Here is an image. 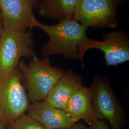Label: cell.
Returning a JSON list of instances; mask_svg holds the SVG:
<instances>
[{
	"instance_id": "obj_10",
	"label": "cell",
	"mask_w": 129,
	"mask_h": 129,
	"mask_svg": "<svg viewBox=\"0 0 129 129\" xmlns=\"http://www.w3.org/2000/svg\"><path fill=\"white\" fill-rule=\"evenodd\" d=\"M83 86V79L72 70L67 71L45 99L43 101L50 106L64 112L70 98Z\"/></svg>"
},
{
	"instance_id": "obj_14",
	"label": "cell",
	"mask_w": 129,
	"mask_h": 129,
	"mask_svg": "<svg viewBox=\"0 0 129 129\" xmlns=\"http://www.w3.org/2000/svg\"><path fill=\"white\" fill-rule=\"evenodd\" d=\"M88 127V129H110L104 120H95Z\"/></svg>"
},
{
	"instance_id": "obj_5",
	"label": "cell",
	"mask_w": 129,
	"mask_h": 129,
	"mask_svg": "<svg viewBox=\"0 0 129 129\" xmlns=\"http://www.w3.org/2000/svg\"><path fill=\"white\" fill-rule=\"evenodd\" d=\"M32 34L4 29L0 35V75L16 69L22 57H37Z\"/></svg>"
},
{
	"instance_id": "obj_16",
	"label": "cell",
	"mask_w": 129,
	"mask_h": 129,
	"mask_svg": "<svg viewBox=\"0 0 129 129\" xmlns=\"http://www.w3.org/2000/svg\"><path fill=\"white\" fill-rule=\"evenodd\" d=\"M4 29V25H3L2 16V14H1V11H0V35L3 32Z\"/></svg>"
},
{
	"instance_id": "obj_15",
	"label": "cell",
	"mask_w": 129,
	"mask_h": 129,
	"mask_svg": "<svg viewBox=\"0 0 129 129\" xmlns=\"http://www.w3.org/2000/svg\"><path fill=\"white\" fill-rule=\"evenodd\" d=\"M88 126L81 122L76 123L75 124L70 127L59 129H88Z\"/></svg>"
},
{
	"instance_id": "obj_7",
	"label": "cell",
	"mask_w": 129,
	"mask_h": 129,
	"mask_svg": "<svg viewBox=\"0 0 129 129\" xmlns=\"http://www.w3.org/2000/svg\"><path fill=\"white\" fill-rule=\"evenodd\" d=\"M95 48L104 54L105 64L108 66H116L129 61V37L122 30H116L103 36L102 41L88 38L81 46L79 50L78 60L83 68L85 67L83 58L88 50Z\"/></svg>"
},
{
	"instance_id": "obj_8",
	"label": "cell",
	"mask_w": 129,
	"mask_h": 129,
	"mask_svg": "<svg viewBox=\"0 0 129 129\" xmlns=\"http://www.w3.org/2000/svg\"><path fill=\"white\" fill-rule=\"evenodd\" d=\"M36 0H0L4 29L25 31L31 27L35 17L33 10Z\"/></svg>"
},
{
	"instance_id": "obj_2",
	"label": "cell",
	"mask_w": 129,
	"mask_h": 129,
	"mask_svg": "<svg viewBox=\"0 0 129 129\" xmlns=\"http://www.w3.org/2000/svg\"><path fill=\"white\" fill-rule=\"evenodd\" d=\"M17 67L24 81L28 97L32 102L44 101L66 73L63 69L53 67L48 56L42 59L36 57L28 64L21 60Z\"/></svg>"
},
{
	"instance_id": "obj_11",
	"label": "cell",
	"mask_w": 129,
	"mask_h": 129,
	"mask_svg": "<svg viewBox=\"0 0 129 129\" xmlns=\"http://www.w3.org/2000/svg\"><path fill=\"white\" fill-rule=\"evenodd\" d=\"M64 112L75 123L84 120L88 126L96 120L89 88L82 86L70 98Z\"/></svg>"
},
{
	"instance_id": "obj_6",
	"label": "cell",
	"mask_w": 129,
	"mask_h": 129,
	"mask_svg": "<svg viewBox=\"0 0 129 129\" xmlns=\"http://www.w3.org/2000/svg\"><path fill=\"white\" fill-rule=\"evenodd\" d=\"M117 5L112 0H79L72 19L87 28H115Z\"/></svg>"
},
{
	"instance_id": "obj_9",
	"label": "cell",
	"mask_w": 129,
	"mask_h": 129,
	"mask_svg": "<svg viewBox=\"0 0 129 129\" xmlns=\"http://www.w3.org/2000/svg\"><path fill=\"white\" fill-rule=\"evenodd\" d=\"M28 114L46 129H59L73 126L74 122L68 115L57 108L43 101L33 102L27 109Z\"/></svg>"
},
{
	"instance_id": "obj_3",
	"label": "cell",
	"mask_w": 129,
	"mask_h": 129,
	"mask_svg": "<svg viewBox=\"0 0 129 129\" xmlns=\"http://www.w3.org/2000/svg\"><path fill=\"white\" fill-rule=\"evenodd\" d=\"M19 71L14 69L0 75V121L12 123L25 114L29 106Z\"/></svg>"
},
{
	"instance_id": "obj_18",
	"label": "cell",
	"mask_w": 129,
	"mask_h": 129,
	"mask_svg": "<svg viewBox=\"0 0 129 129\" xmlns=\"http://www.w3.org/2000/svg\"><path fill=\"white\" fill-rule=\"evenodd\" d=\"M0 129H3V123L0 121Z\"/></svg>"
},
{
	"instance_id": "obj_4",
	"label": "cell",
	"mask_w": 129,
	"mask_h": 129,
	"mask_svg": "<svg viewBox=\"0 0 129 129\" xmlns=\"http://www.w3.org/2000/svg\"><path fill=\"white\" fill-rule=\"evenodd\" d=\"M96 120H107L112 129H123L125 115L108 78L96 76L89 87Z\"/></svg>"
},
{
	"instance_id": "obj_17",
	"label": "cell",
	"mask_w": 129,
	"mask_h": 129,
	"mask_svg": "<svg viewBox=\"0 0 129 129\" xmlns=\"http://www.w3.org/2000/svg\"><path fill=\"white\" fill-rule=\"evenodd\" d=\"M112 1H113L116 5L118 4H123L125 1V0H112Z\"/></svg>"
},
{
	"instance_id": "obj_13",
	"label": "cell",
	"mask_w": 129,
	"mask_h": 129,
	"mask_svg": "<svg viewBox=\"0 0 129 129\" xmlns=\"http://www.w3.org/2000/svg\"><path fill=\"white\" fill-rule=\"evenodd\" d=\"M9 129H46L28 114H24L11 123Z\"/></svg>"
},
{
	"instance_id": "obj_12",
	"label": "cell",
	"mask_w": 129,
	"mask_h": 129,
	"mask_svg": "<svg viewBox=\"0 0 129 129\" xmlns=\"http://www.w3.org/2000/svg\"><path fill=\"white\" fill-rule=\"evenodd\" d=\"M79 0H41L38 14L46 18L61 21L72 18Z\"/></svg>"
},
{
	"instance_id": "obj_1",
	"label": "cell",
	"mask_w": 129,
	"mask_h": 129,
	"mask_svg": "<svg viewBox=\"0 0 129 129\" xmlns=\"http://www.w3.org/2000/svg\"><path fill=\"white\" fill-rule=\"evenodd\" d=\"M41 29L49 37V40L42 48L45 56L55 55H63L66 58L78 60L79 50L88 37L87 28L72 19L59 21L54 25L41 23L35 17L31 27Z\"/></svg>"
}]
</instances>
